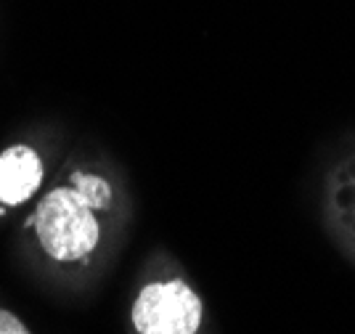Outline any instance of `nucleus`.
Returning a JSON list of instances; mask_svg holds the SVG:
<instances>
[{
  "label": "nucleus",
  "instance_id": "obj_7",
  "mask_svg": "<svg viewBox=\"0 0 355 334\" xmlns=\"http://www.w3.org/2000/svg\"><path fill=\"white\" fill-rule=\"evenodd\" d=\"M342 220H345V226H347V228L353 231V236H355V212H353V215H347V218H342Z\"/></svg>",
  "mask_w": 355,
  "mask_h": 334
},
{
  "label": "nucleus",
  "instance_id": "obj_4",
  "mask_svg": "<svg viewBox=\"0 0 355 334\" xmlns=\"http://www.w3.org/2000/svg\"><path fill=\"white\" fill-rule=\"evenodd\" d=\"M331 204L340 218H347L355 212V160L345 162L331 183Z\"/></svg>",
  "mask_w": 355,
  "mask_h": 334
},
{
  "label": "nucleus",
  "instance_id": "obj_2",
  "mask_svg": "<svg viewBox=\"0 0 355 334\" xmlns=\"http://www.w3.org/2000/svg\"><path fill=\"white\" fill-rule=\"evenodd\" d=\"M130 319L138 334H196L205 319V306L180 278L151 281L138 292Z\"/></svg>",
  "mask_w": 355,
  "mask_h": 334
},
{
  "label": "nucleus",
  "instance_id": "obj_5",
  "mask_svg": "<svg viewBox=\"0 0 355 334\" xmlns=\"http://www.w3.org/2000/svg\"><path fill=\"white\" fill-rule=\"evenodd\" d=\"M72 186L88 199V204L96 210V212L104 210V207H109V202H112V186L106 183L104 178H98V175L74 173Z\"/></svg>",
  "mask_w": 355,
  "mask_h": 334
},
{
  "label": "nucleus",
  "instance_id": "obj_3",
  "mask_svg": "<svg viewBox=\"0 0 355 334\" xmlns=\"http://www.w3.org/2000/svg\"><path fill=\"white\" fill-rule=\"evenodd\" d=\"M43 183V162L30 146H11L0 154V202H27Z\"/></svg>",
  "mask_w": 355,
  "mask_h": 334
},
{
  "label": "nucleus",
  "instance_id": "obj_1",
  "mask_svg": "<svg viewBox=\"0 0 355 334\" xmlns=\"http://www.w3.org/2000/svg\"><path fill=\"white\" fill-rule=\"evenodd\" d=\"M32 226L45 255L59 262L85 260L88 255H93L101 239L96 210L74 186L45 194L43 202L37 204Z\"/></svg>",
  "mask_w": 355,
  "mask_h": 334
},
{
  "label": "nucleus",
  "instance_id": "obj_6",
  "mask_svg": "<svg viewBox=\"0 0 355 334\" xmlns=\"http://www.w3.org/2000/svg\"><path fill=\"white\" fill-rule=\"evenodd\" d=\"M0 334H30V332H27V326L16 319L14 313H8V310L0 308Z\"/></svg>",
  "mask_w": 355,
  "mask_h": 334
}]
</instances>
